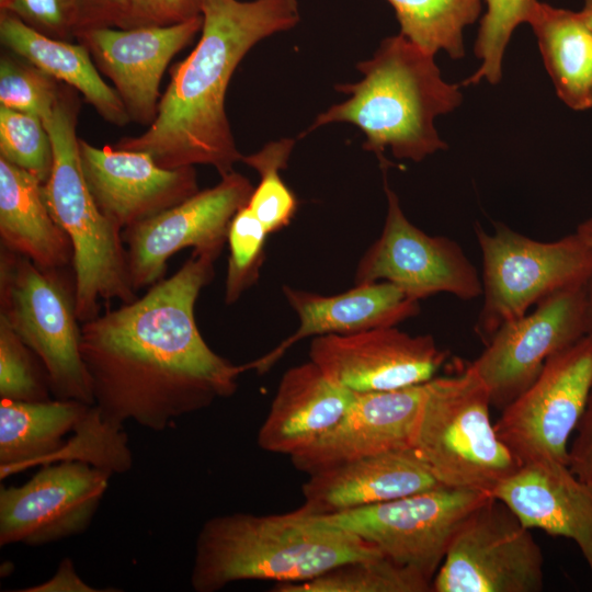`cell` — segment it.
<instances>
[{
	"mask_svg": "<svg viewBox=\"0 0 592 592\" xmlns=\"http://www.w3.org/2000/svg\"><path fill=\"white\" fill-rule=\"evenodd\" d=\"M216 258L193 252L169 278L81 325L80 350L93 405L116 428L164 431L174 420L232 396L246 365L214 352L194 317Z\"/></svg>",
	"mask_w": 592,
	"mask_h": 592,
	"instance_id": "cell-1",
	"label": "cell"
},
{
	"mask_svg": "<svg viewBox=\"0 0 592 592\" xmlns=\"http://www.w3.org/2000/svg\"><path fill=\"white\" fill-rule=\"evenodd\" d=\"M202 15L200 42L172 68L153 122L115 148L147 152L166 169L208 164L223 177L242 159L225 110L230 78L258 42L296 25L298 4L203 0Z\"/></svg>",
	"mask_w": 592,
	"mask_h": 592,
	"instance_id": "cell-2",
	"label": "cell"
},
{
	"mask_svg": "<svg viewBox=\"0 0 592 592\" xmlns=\"http://www.w3.org/2000/svg\"><path fill=\"white\" fill-rule=\"evenodd\" d=\"M378 557L372 544L300 509L231 513L210 517L201 527L190 581L196 592H216L241 580L303 582L340 565Z\"/></svg>",
	"mask_w": 592,
	"mask_h": 592,
	"instance_id": "cell-3",
	"label": "cell"
},
{
	"mask_svg": "<svg viewBox=\"0 0 592 592\" xmlns=\"http://www.w3.org/2000/svg\"><path fill=\"white\" fill-rule=\"evenodd\" d=\"M363 78L335 89L349 94L320 113L304 135L326 124L344 122L358 127L386 169V148L399 159L420 162L445 149L434 118L462 103L459 84L447 83L434 62V56L401 34L382 41L374 56L356 65Z\"/></svg>",
	"mask_w": 592,
	"mask_h": 592,
	"instance_id": "cell-4",
	"label": "cell"
},
{
	"mask_svg": "<svg viewBox=\"0 0 592 592\" xmlns=\"http://www.w3.org/2000/svg\"><path fill=\"white\" fill-rule=\"evenodd\" d=\"M73 90L61 86L52 114L43 119L54 150L53 170L43 191L53 218L73 248L76 311L83 323L99 315L101 299L128 304L137 297L122 231L102 214L83 175Z\"/></svg>",
	"mask_w": 592,
	"mask_h": 592,
	"instance_id": "cell-5",
	"label": "cell"
},
{
	"mask_svg": "<svg viewBox=\"0 0 592 592\" xmlns=\"http://www.w3.org/2000/svg\"><path fill=\"white\" fill-rule=\"evenodd\" d=\"M491 406L473 364L424 384L411 448L440 485L492 494L520 467L491 423Z\"/></svg>",
	"mask_w": 592,
	"mask_h": 592,
	"instance_id": "cell-6",
	"label": "cell"
},
{
	"mask_svg": "<svg viewBox=\"0 0 592 592\" xmlns=\"http://www.w3.org/2000/svg\"><path fill=\"white\" fill-rule=\"evenodd\" d=\"M58 270L41 267L1 246L0 319L41 360L56 399L93 405L80 350L75 287Z\"/></svg>",
	"mask_w": 592,
	"mask_h": 592,
	"instance_id": "cell-7",
	"label": "cell"
},
{
	"mask_svg": "<svg viewBox=\"0 0 592 592\" xmlns=\"http://www.w3.org/2000/svg\"><path fill=\"white\" fill-rule=\"evenodd\" d=\"M475 231L483 296L475 332L485 344L551 294L592 282V247L577 231L555 241L532 239L501 223L493 232L479 225Z\"/></svg>",
	"mask_w": 592,
	"mask_h": 592,
	"instance_id": "cell-8",
	"label": "cell"
},
{
	"mask_svg": "<svg viewBox=\"0 0 592 592\" xmlns=\"http://www.w3.org/2000/svg\"><path fill=\"white\" fill-rule=\"evenodd\" d=\"M491 494L435 487L390 501L318 516L377 548L431 583L466 517Z\"/></svg>",
	"mask_w": 592,
	"mask_h": 592,
	"instance_id": "cell-9",
	"label": "cell"
},
{
	"mask_svg": "<svg viewBox=\"0 0 592 592\" xmlns=\"http://www.w3.org/2000/svg\"><path fill=\"white\" fill-rule=\"evenodd\" d=\"M592 389V333L551 355L535 380L494 422L519 466L550 459L569 464L568 442Z\"/></svg>",
	"mask_w": 592,
	"mask_h": 592,
	"instance_id": "cell-10",
	"label": "cell"
},
{
	"mask_svg": "<svg viewBox=\"0 0 592 592\" xmlns=\"http://www.w3.org/2000/svg\"><path fill=\"white\" fill-rule=\"evenodd\" d=\"M544 556L517 515L490 496L463 522L432 581L433 592H539Z\"/></svg>",
	"mask_w": 592,
	"mask_h": 592,
	"instance_id": "cell-11",
	"label": "cell"
},
{
	"mask_svg": "<svg viewBox=\"0 0 592 592\" xmlns=\"http://www.w3.org/2000/svg\"><path fill=\"white\" fill-rule=\"evenodd\" d=\"M591 283L559 291L532 312L502 325L471 363L491 405L504 409L538 376L546 361L590 330Z\"/></svg>",
	"mask_w": 592,
	"mask_h": 592,
	"instance_id": "cell-12",
	"label": "cell"
},
{
	"mask_svg": "<svg viewBox=\"0 0 592 592\" xmlns=\"http://www.w3.org/2000/svg\"><path fill=\"white\" fill-rule=\"evenodd\" d=\"M387 214L380 236L361 258L355 284L390 282L421 300L447 293L463 300L481 296V276L460 246L414 226L385 178Z\"/></svg>",
	"mask_w": 592,
	"mask_h": 592,
	"instance_id": "cell-13",
	"label": "cell"
},
{
	"mask_svg": "<svg viewBox=\"0 0 592 592\" xmlns=\"http://www.w3.org/2000/svg\"><path fill=\"white\" fill-rule=\"evenodd\" d=\"M254 187L238 172L150 218L122 231L132 285L137 292L160 280L170 257L184 248L218 258L234 216L246 206Z\"/></svg>",
	"mask_w": 592,
	"mask_h": 592,
	"instance_id": "cell-14",
	"label": "cell"
},
{
	"mask_svg": "<svg viewBox=\"0 0 592 592\" xmlns=\"http://www.w3.org/2000/svg\"><path fill=\"white\" fill-rule=\"evenodd\" d=\"M111 475L88 463L44 465L25 483L0 489V545L43 546L84 533Z\"/></svg>",
	"mask_w": 592,
	"mask_h": 592,
	"instance_id": "cell-15",
	"label": "cell"
},
{
	"mask_svg": "<svg viewBox=\"0 0 592 592\" xmlns=\"http://www.w3.org/2000/svg\"><path fill=\"white\" fill-rule=\"evenodd\" d=\"M309 357L333 383L358 394L424 384L435 377L447 352L429 334L384 327L315 337Z\"/></svg>",
	"mask_w": 592,
	"mask_h": 592,
	"instance_id": "cell-16",
	"label": "cell"
},
{
	"mask_svg": "<svg viewBox=\"0 0 592 592\" xmlns=\"http://www.w3.org/2000/svg\"><path fill=\"white\" fill-rule=\"evenodd\" d=\"M202 25L201 14L170 25L92 27L79 31L76 37L114 83L130 121L150 125L157 115L159 86L167 66Z\"/></svg>",
	"mask_w": 592,
	"mask_h": 592,
	"instance_id": "cell-17",
	"label": "cell"
},
{
	"mask_svg": "<svg viewBox=\"0 0 592 592\" xmlns=\"http://www.w3.org/2000/svg\"><path fill=\"white\" fill-rule=\"evenodd\" d=\"M89 190L102 214L121 231L198 192L193 167L166 169L144 151L98 148L79 139Z\"/></svg>",
	"mask_w": 592,
	"mask_h": 592,
	"instance_id": "cell-18",
	"label": "cell"
},
{
	"mask_svg": "<svg viewBox=\"0 0 592 592\" xmlns=\"http://www.w3.org/2000/svg\"><path fill=\"white\" fill-rule=\"evenodd\" d=\"M424 384L356 394L346 412L330 430L291 456L294 467L311 475L357 458L411 448Z\"/></svg>",
	"mask_w": 592,
	"mask_h": 592,
	"instance_id": "cell-19",
	"label": "cell"
},
{
	"mask_svg": "<svg viewBox=\"0 0 592 592\" xmlns=\"http://www.w3.org/2000/svg\"><path fill=\"white\" fill-rule=\"evenodd\" d=\"M283 293L299 318V327L271 352L246 364L247 369L258 374L267 372L292 345L308 337L396 327L420 311L419 300L385 281L355 284L352 289L331 296L287 285L283 286Z\"/></svg>",
	"mask_w": 592,
	"mask_h": 592,
	"instance_id": "cell-20",
	"label": "cell"
},
{
	"mask_svg": "<svg viewBox=\"0 0 592 592\" xmlns=\"http://www.w3.org/2000/svg\"><path fill=\"white\" fill-rule=\"evenodd\" d=\"M527 528L572 539L592 578V483L568 465L544 459L520 466L492 492Z\"/></svg>",
	"mask_w": 592,
	"mask_h": 592,
	"instance_id": "cell-21",
	"label": "cell"
},
{
	"mask_svg": "<svg viewBox=\"0 0 592 592\" xmlns=\"http://www.w3.org/2000/svg\"><path fill=\"white\" fill-rule=\"evenodd\" d=\"M412 448L375 454L309 475L303 486L307 514L322 516L440 487Z\"/></svg>",
	"mask_w": 592,
	"mask_h": 592,
	"instance_id": "cell-22",
	"label": "cell"
},
{
	"mask_svg": "<svg viewBox=\"0 0 592 592\" xmlns=\"http://www.w3.org/2000/svg\"><path fill=\"white\" fill-rule=\"evenodd\" d=\"M355 396L329 379L311 361L291 367L282 376L259 429V447L292 456L330 430Z\"/></svg>",
	"mask_w": 592,
	"mask_h": 592,
	"instance_id": "cell-23",
	"label": "cell"
},
{
	"mask_svg": "<svg viewBox=\"0 0 592 592\" xmlns=\"http://www.w3.org/2000/svg\"><path fill=\"white\" fill-rule=\"evenodd\" d=\"M43 185L33 174L0 157L1 246L45 269L72 262L68 235L53 218Z\"/></svg>",
	"mask_w": 592,
	"mask_h": 592,
	"instance_id": "cell-24",
	"label": "cell"
},
{
	"mask_svg": "<svg viewBox=\"0 0 592 592\" xmlns=\"http://www.w3.org/2000/svg\"><path fill=\"white\" fill-rule=\"evenodd\" d=\"M0 38L16 56L80 92L105 121L119 127L129 123L122 99L101 78L83 44L52 38L8 11L1 13Z\"/></svg>",
	"mask_w": 592,
	"mask_h": 592,
	"instance_id": "cell-25",
	"label": "cell"
},
{
	"mask_svg": "<svg viewBox=\"0 0 592 592\" xmlns=\"http://www.w3.org/2000/svg\"><path fill=\"white\" fill-rule=\"evenodd\" d=\"M92 405L78 400H1L0 476L52 464Z\"/></svg>",
	"mask_w": 592,
	"mask_h": 592,
	"instance_id": "cell-26",
	"label": "cell"
},
{
	"mask_svg": "<svg viewBox=\"0 0 592 592\" xmlns=\"http://www.w3.org/2000/svg\"><path fill=\"white\" fill-rule=\"evenodd\" d=\"M527 23L559 99L574 111L592 109V31L580 13L538 1Z\"/></svg>",
	"mask_w": 592,
	"mask_h": 592,
	"instance_id": "cell-27",
	"label": "cell"
},
{
	"mask_svg": "<svg viewBox=\"0 0 592 592\" xmlns=\"http://www.w3.org/2000/svg\"><path fill=\"white\" fill-rule=\"evenodd\" d=\"M396 12L400 34L431 55L445 50L465 56L463 31L476 22L481 0H387Z\"/></svg>",
	"mask_w": 592,
	"mask_h": 592,
	"instance_id": "cell-28",
	"label": "cell"
},
{
	"mask_svg": "<svg viewBox=\"0 0 592 592\" xmlns=\"http://www.w3.org/2000/svg\"><path fill=\"white\" fill-rule=\"evenodd\" d=\"M275 592H429L432 583L419 572L385 557L340 565L314 579L283 583Z\"/></svg>",
	"mask_w": 592,
	"mask_h": 592,
	"instance_id": "cell-29",
	"label": "cell"
},
{
	"mask_svg": "<svg viewBox=\"0 0 592 592\" xmlns=\"http://www.w3.org/2000/svg\"><path fill=\"white\" fill-rule=\"evenodd\" d=\"M294 146L295 139L282 138L241 159L260 175L247 206L269 234L286 227L297 209L296 197L281 178Z\"/></svg>",
	"mask_w": 592,
	"mask_h": 592,
	"instance_id": "cell-30",
	"label": "cell"
},
{
	"mask_svg": "<svg viewBox=\"0 0 592 592\" xmlns=\"http://www.w3.org/2000/svg\"><path fill=\"white\" fill-rule=\"evenodd\" d=\"M72 433L53 463L84 462L111 476L124 474L132 468L133 456L126 433L123 428L105 422L94 405L90 406Z\"/></svg>",
	"mask_w": 592,
	"mask_h": 592,
	"instance_id": "cell-31",
	"label": "cell"
},
{
	"mask_svg": "<svg viewBox=\"0 0 592 592\" xmlns=\"http://www.w3.org/2000/svg\"><path fill=\"white\" fill-rule=\"evenodd\" d=\"M487 11L480 20L475 54L481 60L478 70L463 84L486 79L496 84L501 79L504 50L515 27L527 23L538 0H485Z\"/></svg>",
	"mask_w": 592,
	"mask_h": 592,
	"instance_id": "cell-32",
	"label": "cell"
},
{
	"mask_svg": "<svg viewBox=\"0 0 592 592\" xmlns=\"http://www.w3.org/2000/svg\"><path fill=\"white\" fill-rule=\"evenodd\" d=\"M0 157L45 184L54 166V150L43 121L33 114L0 106Z\"/></svg>",
	"mask_w": 592,
	"mask_h": 592,
	"instance_id": "cell-33",
	"label": "cell"
},
{
	"mask_svg": "<svg viewBox=\"0 0 592 592\" xmlns=\"http://www.w3.org/2000/svg\"><path fill=\"white\" fill-rule=\"evenodd\" d=\"M44 365L36 354L0 319V398L39 402L50 399Z\"/></svg>",
	"mask_w": 592,
	"mask_h": 592,
	"instance_id": "cell-34",
	"label": "cell"
},
{
	"mask_svg": "<svg viewBox=\"0 0 592 592\" xmlns=\"http://www.w3.org/2000/svg\"><path fill=\"white\" fill-rule=\"evenodd\" d=\"M269 232L246 205L234 216L229 231V259L225 303L234 304L259 278Z\"/></svg>",
	"mask_w": 592,
	"mask_h": 592,
	"instance_id": "cell-35",
	"label": "cell"
},
{
	"mask_svg": "<svg viewBox=\"0 0 592 592\" xmlns=\"http://www.w3.org/2000/svg\"><path fill=\"white\" fill-rule=\"evenodd\" d=\"M24 60V59H23ZM61 86L29 61L2 55L0 60V104L33 114L42 121L49 116Z\"/></svg>",
	"mask_w": 592,
	"mask_h": 592,
	"instance_id": "cell-36",
	"label": "cell"
},
{
	"mask_svg": "<svg viewBox=\"0 0 592 592\" xmlns=\"http://www.w3.org/2000/svg\"><path fill=\"white\" fill-rule=\"evenodd\" d=\"M3 9L52 38L65 41L78 31L75 0H10Z\"/></svg>",
	"mask_w": 592,
	"mask_h": 592,
	"instance_id": "cell-37",
	"label": "cell"
},
{
	"mask_svg": "<svg viewBox=\"0 0 592 592\" xmlns=\"http://www.w3.org/2000/svg\"><path fill=\"white\" fill-rule=\"evenodd\" d=\"M126 29L170 25L202 14L203 0H126Z\"/></svg>",
	"mask_w": 592,
	"mask_h": 592,
	"instance_id": "cell-38",
	"label": "cell"
},
{
	"mask_svg": "<svg viewBox=\"0 0 592 592\" xmlns=\"http://www.w3.org/2000/svg\"><path fill=\"white\" fill-rule=\"evenodd\" d=\"M78 12V31L100 27L127 26V1L126 0H75ZM76 33V34H77Z\"/></svg>",
	"mask_w": 592,
	"mask_h": 592,
	"instance_id": "cell-39",
	"label": "cell"
},
{
	"mask_svg": "<svg viewBox=\"0 0 592 592\" xmlns=\"http://www.w3.org/2000/svg\"><path fill=\"white\" fill-rule=\"evenodd\" d=\"M569 447V468L582 481L592 483V389L584 413Z\"/></svg>",
	"mask_w": 592,
	"mask_h": 592,
	"instance_id": "cell-40",
	"label": "cell"
},
{
	"mask_svg": "<svg viewBox=\"0 0 592 592\" xmlns=\"http://www.w3.org/2000/svg\"><path fill=\"white\" fill-rule=\"evenodd\" d=\"M30 592H52V591H76V592H92L99 591L87 584L76 572L73 563L70 559H64L56 573L47 581L26 589Z\"/></svg>",
	"mask_w": 592,
	"mask_h": 592,
	"instance_id": "cell-41",
	"label": "cell"
},
{
	"mask_svg": "<svg viewBox=\"0 0 592 592\" xmlns=\"http://www.w3.org/2000/svg\"><path fill=\"white\" fill-rule=\"evenodd\" d=\"M576 231L581 235V237L592 247V216L580 223ZM589 311H590V330L592 333V283L590 286V303H589Z\"/></svg>",
	"mask_w": 592,
	"mask_h": 592,
	"instance_id": "cell-42",
	"label": "cell"
},
{
	"mask_svg": "<svg viewBox=\"0 0 592 592\" xmlns=\"http://www.w3.org/2000/svg\"><path fill=\"white\" fill-rule=\"evenodd\" d=\"M579 13L584 20L585 24L592 31V0H584V5Z\"/></svg>",
	"mask_w": 592,
	"mask_h": 592,
	"instance_id": "cell-43",
	"label": "cell"
},
{
	"mask_svg": "<svg viewBox=\"0 0 592 592\" xmlns=\"http://www.w3.org/2000/svg\"><path fill=\"white\" fill-rule=\"evenodd\" d=\"M10 0H0L1 8L3 9Z\"/></svg>",
	"mask_w": 592,
	"mask_h": 592,
	"instance_id": "cell-44",
	"label": "cell"
}]
</instances>
